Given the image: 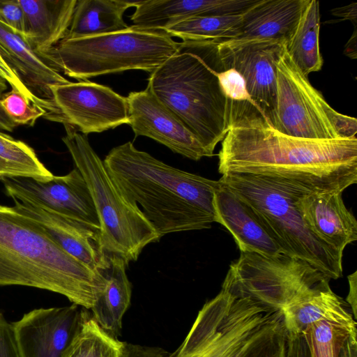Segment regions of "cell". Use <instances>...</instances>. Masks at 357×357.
<instances>
[{
	"instance_id": "6da1fadb",
	"label": "cell",
	"mask_w": 357,
	"mask_h": 357,
	"mask_svg": "<svg viewBox=\"0 0 357 357\" xmlns=\"http://www.w3.org/2000/svg\"><path fill=\"white\" fill-rule=\"evenodd\" d=\"M228 131L218 172L268 178L307 192H340L357 182V138L311 139L282 133L254 105L227 100Z\"/></svg>"
},
{
	"instance_id": "7a4b0ae2",
	"label": "cell",
	"mask_w": 357,
	"mask_h": 357,
	"mask_svg": "<svg viewBox=\"0 0 357 357\" xmlns=\"http://www.w3.org/2000/svg\"><path fill=\"white\" fill-rule=\"evenodd\" d=\"M103 163L119 193L139 209L160 238L216 222L219 181L170 166L130 142L114 147Z\"/></svg>"
},
{
	"instance_id": "3957f363",
	"label": "cell",
	"mask_w": 357,
	"mask_h": 357,
	"mask_svg": "<svg viewBox=\"0 0 357 357\" xmlns=\"http://www.w3.org/2000/svg\"><path fill=\"white\" fill-rule=\"evenodd\" d=\"M106 282L104 275L65 252L33 220L0 204V286L45 289L89 310Z\"/></svg>"
},
{
	"instance_id": "277c9868",
	"label": "cell",
	"mask_w": 357,
	"mask_h": 357,
	"mask_svg": "<svg viewBox=\"0 0 357 357\" xmlns=\"http://www.w3.org/2000/svg\"><path fill=\"white\" fill-rule=\"evenodd\" d=\"M220 41L184 40L150 75L147 87L199 140L208 155L228 131L227 100L217 73Z\"/></svg>"
},
{
	"instance_id": "5b68a950",
	"label": "cell",
	"mask_w": 357,
	"mask_h": 357,
	"mask_svg": "<svg viewBox=\"0 0 357 357\" xmlns=\"http://www.w3.org/2000/svg\"><path fill=\"white\" fill-rule=\"evenodd\" d=\"M218 181L252 209L282 254L307 262L329 279L342 277V253L310 229L296 206L303 190L247 174H227Z\"/></svg>"
},
{
	"instance_id": "8992f818",
	"label": "cell",
	"mask_w": 357,
	"mask_h": 357,
	"mask_svg": "<svg viewBox=\"0 0 357 357\" xmlns=\"http://www.w3.org/2000/svg\"><path fill=\"white\" fill-rule=\"evenodd\" d=\"M179 43L164 31L132 25L113 33L63 38L39 56L59 73L85 81L128 70L151 73L176 52Z\"/></svg>"
},
{
	"instance_id": "52a82bcc",
	"label": "cell",
	"mask_w": 357,
	"mask_h": 357,
	"mask_svg": "<svg viewBox=\"0 0 357 357\" xmlns=\"http://www.w3.org/2000/svg\"><path fill=\"white\" fill-rule=\"evenodd\" d=\"M283 325L282 312L222 287L203 305L183 342L167 357H246Z\"/></svg>"
},
{
	"instance_id": "ba28073f",
	"label": "cell",
	"mask_w": 357,
	"mask_h": 357,
	"mask_svg": "<svg viewBox=\"0 0 357 357\" xmlns=\"http://www.w3.org/2000/svg\"><path fill=\"white\" fill-rule=\"evenodd\" d=\"M63 126L66 134L62 141L91 192L105 251L121 257L126 265L137 261L145 246L160 239L158 234L139 209L119 193L87 135Z\"/></svg>"
},
{
	"instance_id": "9c48e42d",
	"label": "cell",
	"mask_w": 357,
	"mask_h": 357,
	"mask_svg": "<svg viewBox=\"0 0 357 357\" xmlns=\"http://www.w3.org/2000/svg\"><path fill=\"white\" fill-rule=\"evenodd\" d=\"M330 280L307 262L284 254L266 257L241 252L231 264L222 287L282 312L292 302L328 284Z\"/></svg>"
},
{
	"instance_id": "30bf717a",
	"label": "cell",
	"mask_w": 357,
	"mask_h": 357,
	"mask_svg": "<svg viewBox=\"0 0 357 357\" xmlns=\"http://www.w3.org/2000/svg\"><path fill=\"white\" fill-rule=\"evenodd\" d=\"M276 102L267 116L279 132L311 139H340L329 117L331 106L294 63L284 43L275 62Z\"/></svg>"
},
{
	"instance_id": "8fae6325",
	"label": "cell",
	"mask_w": 357,
	"mask_h": 357,
	"mask_svg": "<svg viewBox=\"0 0 357 357\" xmlns=\"http://www.w3.org/2000/svg\"><path fill=\"white\" fill-rule=\"evenodd\" d=\"M61 123L87 135L128 124L126 97L88 80L51 86Z\"/></svg>"
},
{
	"instance_id": "7c38bea8",
	"label": "cell",
	"mask_w": 357,
	"mask_h": 357,
	"mask_svg": "<svg viewBox=\"0 0 357 357\" xmlns=\"http://www.w3.org/2000/svg\"><path fill=\"white\" fill-rule=\"evenodd\" d=\"M6 192L64 217L100 230V223L91 192L80 172L75 167L64 176L47 181L28 177H3Z\"/></svg>"
},
{
	"instance_id": "4fadbf2b",
	"label": "cell",
	"mask_w": 357,
	"mask_h": 357,
	"mask_svg": "<svg viewBox=\"0 0 357 357\" xmlns=\"http://www.w3.org/2000/svg\"><path fill=\"white\" fill-rule=\"evenodd\" d=\"M285 42L232 38L218 44L224 69L231 68L243 78L247 90L266 117L276 102V66Z\"/></svg>"
},
{
	"instance_id": "5bb4252c",
	"label": "cell",
	"mask_w": 357,
	"mask_h": 357,
	"mask_svg": "<svg viewBox=\"0 0 357 357\" xmlns=\"http://www.w3.org/2000/svg\"><path fill=\"white\" fill-rule=\"evenodd\" d=\"M85 308L70 306L33 310L11 323L21 357H64L81 324Z\"/></svg>"
},
{
	"instance_id": "9a60e30c",
	"label": "cell",
	"mask_w": 357,
	"mask_h": 357,
	"mask_svg": "<svg viewBox=\"0 0 357 357\" xmlns=\"http://www.w3.org/2000/svg\"><path fill=\"white\" fill-rule=\"evenodd\" d=\"M128 125L135 137H148L192 160L210 157L180 119L146 87L126 97Z\"/></svg>"
},
{
	"instance_id": "2e32d148",
	"label": "cell",
	"mask_w": 357,
	"mask_h": 357,
	"mask_svg": "<svg viewBox=\"0 0 357 357\" xmlns=\"http://www.w3.org/2000/svg\"><path fill=\"white\" fill-rule=\"evenodd\" d=\"M14 207L37 222L65 252L91 269L104 275L110 266L100 230L64 217L30 202L13 199Z\"/></svg>"
},
{
	"instance_id": "e0dca14e",
	"label": "cell",
	"mask_w": 357,
	"mask_h": 357,
	"mask_svg": "<svg viewBox=\"0 0 357 357\" xmlns=\"http://www.w3.org/2000/svg\"><path fill=\"white\" fill-rule=\"evenodd\" d=\"M342 192L301 191L296 200L310 229L330 246L343 253L357 240V221L347 208Z\"/></svg>"
},
{
	"instance_id": "ac0fdd59",
	"label": "cell",
	"mask_w": 357,
	"mask_h": 357,
	"mask_svg": "<svg viewBox=\"0 0 357 357\" xmlns=\"http://www.w3.org/2000/svg\"><path fill=\"white\" fill-rule=\"evenodd\" d=\"M0 56L29 91L41 101L54 104L51 86L70 82L44 61L29 45L24 34L1 21Z\"/></svg>"
},
{
	"instance_id": "d6986e66",
	"label": "cell",
	"mask_w": 357,
	"mask_h": 357,
	"mask_svg": "<svg viewBox=\"0 0 357 357\" xmlns=\"http://www.w3.org/2000/svg\"><path fill=\"white\" fill-rule=\"evenodd\" d=\"M258 0L139 1L130 17L132 26L164 31L183 20L199 16L243 14Z\"/></svg>"
},
{
	"instance_id": "ffe728a7",
	"label": "cell",
	"mask_w": 357,
	"mask_h": 357,
	"mask_svg": "<svg viewBox=\"0 0 357 357\" xmlns=\"http://www.w3.org/2000/svg\"><path fill=\"white\" fill-rule=\"evenodd\" d=\"M216 222L232 234L241 252L274 257L282 254L252 209L221 185L215 192Z\"/></svg>"
},
{
	"instance_id": "44dd1931",
	"label": "cell",
	"mask_w": 357,
	"mask_h": 357,
	"mask_svg": "<svg viewBox=\"0 0 357 357\" xmlns=\"http://www.w3.org/2000/svg\"><path fill=\"white\" fill-rule=\"evenodd\" d=\"M77 0H19L24 10V36L39 55L66 36Z\"/></svg>"
},
{
	"instance_id": "7402d4cb",
	"label": "cell",
	"mask_w": 357,
	"mask_h": 357,
	"mask_svg": "<svg viewBox=\"0 0 357 357\" xmlns=\"http://www.w3.org/2000/svg\"><path fill=\"white\" fill-rule=\"evenodd\" d=\"M306 0H258L242 14L236 38L286 42L294 31Z\"/></svg>"
},
{
	"instance_id": "603a6c76",
	"label": "cell",
	"mask_w": 357,
	"mask_h": 357,
	"mask_svg": "<svg viewBox=\"0 0 357 357\" xmlns=\"http://www.w3.org/2000/svg\"><path fill=\"white\" fill-rule=\"evenodd\" d=\"M109 262L110 266L104 274L107 280L105 287L90 310L98 324L117 337L122 328L123 315L130 304L132 290L125 261L112 255Z\"/></svg>"
},
{
	"instance_id": "cb8c5ba5",
	"label": "cell",
	"mask_w": 357,
	"mask_h": 357,
	"mask_svg": "<svg viewBox=\"0 0 357 357\" xmlns=\"http://www.w3.org/2000/svg\"><path fill=\"white\" fill-rule=\"evenodd\" d=\"M347 306L328 284L286 306L282 310L283 324L288 334H302L309 325L321 320L354 319Z\"/></svg>"
},
{
	"instance_id": "d4e9b609",
	"label": "cell",
	"mask_w": 357,
	"mask_h": 357,
	"mask_svg": "<svg viewBox=\"0 0 357 357\" xmlns=\"http://www.w3.org/2000/svg\"><path fill=\"white\" fill-rule=\"evenodd\" d=\"M138 1L77 0L70 25L63 38L70 39L120 31L128 28L124 12Z\"/></svg>"
},
{
	"instance_id": "484cf974",
	"label": "cell",
	"mask_w": 357,
	"mask_h": 357,
	"mask_svg": "<svg viewBox=\"0 0 357 357\" xmlns=\"http://www.w3.org/2000/svg\"><path fill=\"white\" fill-rule=\"evenodd\" d=\"M319 3L306 0L299 20L285 42L287 51L306 76L321 70L324 60L319 50Z\"/></svg>"
},
{
	"instance_id": "4316f807",
	"label": "cell",
	"mask_w": 357,
	"mask_h": 357,
	"mask_svg": "<svg viewBox=\"0 0 357 357\" xmlns=\"http://www.w3.org/2000/svg\"><path fill=\"white\" fill-rule=\"evenodd\" d=\"M242 26V14L191 17L167 28L169 36L184 40L222 41L237 38Z\"/></svg>"
},
{
	"instance_id": "83f0119b",
	"label": "cell",
	"mask_w": 357,
	"mask_h": 357,
	"mask_svg": "<svg viewBox=\"0 0 357 357\" xmlns=\"http://www.w3.org/2000/svg\"><path fill=\"white\" fill-rule=\"evenodd\" d=\"M127 342L104 330L84 310L79 328L64 357H126Z\"/></svg>"
},
{
	"instance_id": "f1b7e54d",
	"label": "cell",
	"mask_w": 357,
	"mask_h": 357,
	"mask_svg": "<svg viewBox=\"0 0 357 357\" xmlns=\"http://www.w3.org/2000/svg\"><path fill=\"white\" fill-rule=\"evenodd\" d=\"M53 176L31 146L0 132V178L28 177L47 181Z\"/></svg>"
},
{
	"instance_id": "f546056e",
	"label": "cell",
	"mask_w": 357,
	"mask_h": 357,
	"mask_svg": "<svg viewBox=\"0 0 357 357\" xmlns=\"http://www.w3.org/2000/svg\"><path fill=\"white\" fill-rule=\"evenodd\" d=\"M303 333L311 357H339L348 337L357 335L356 321L321 320L309 325Z\"/></svg>"
},
{
	"instance_id": "4dcf8cb0",
	"label": "cell",
	"mask_w": 357,
	"mask_h": 357,
	"mask_svg": "<svg viewBox=\"0 0 357 357\" xmlns=\"http://www.w3.org/2000/svg\"><path fill=\"white\" fill-rule=\"evenodd\" d=\"M0 102L7 114L17 126H32L38 119L47 114L44 109L31 103L23 94L14 89L5 93Z\"/></svg>"
},
{
	"instance_id": "1f68e13d",
	"label": "cell",
	"mask_w": 357,
	"mask_h": 357,
	"mask_svg": "<svg viewBox=\"0 0 357 357\" xmlns=\"http://www.w3.org/2000/svg\"><path fill=\"white\" fill-rule=\"evenodd\" d=\"M217 76L222 93L227 100L248 102L264 115L259 107L250 96L243 78L236 70L231 68H222L218 72Z\"/></svg>"
},
{
	"instance_id": "d6a6232c",
	"label": "cell",
	"mask_w": 357,
	"mask_h": 357,
	"mask_svg": "<svg viewBox=\"0 0 357 357\" xmlns=\"http://www.w3.org/2000/svg\"><path fill=\"white\" fill-rule=\"evenodd\" d=\"M287 333L282 326L261 342L246 357H286Z\"/></svg>"
},
{
	"instance_id": "836d02e7",
	"label": "cell",
	"mask_w": 357,
	"mask_h": 357,
	"mask_svg": "<svg viewBox=\"0 0 357 357\" xmlns=\"http://www.w3.org/2000/svg\"><path fill=\"white\" fill-rule=\"evenodd\" d=\"M0 21L15 31L24 33V13L19 0H0Z\"/></svg>"
},
{
	"instance_id": "e575fe53",
	"label": "cell",
	"mask_w": 357,
	"mask_h": 357,
	"mask_svg": "<svg viewBox=\"0 0 357 357\" xmlns=\"http://www.w3.org/2000/svg\"><path fill=\"white\" fill-rule=\"evenodd\" d=\"M0 357H21L12 324L0 312Z\"/></svg>"
},
{
	"instance_id": "d590c367",
	"label": "cell",
	"mask_w": 357,
	"mask_h": 357,
	"mask_svg": "<svg viewBox=\"0 0 357 357\" xmlns=\"http://www.w3.org/2000/svg\"><path fill=\"white\" fill-rule=\"evenodd\" d=\"M328 116L340 139H350L356 137L357 119L339 113L331 107Z\"/></svg>"
},
{
	"instance_id": "8d00e7d4",
	"label": "cell",
	"mask_w": 357,
	"mask_h": 357,
	"mask_svg": "<svg viewBox=\"0 0 357 357\" xmlns=\"http://www.w3.org/2000/svg\"><path fill=\"white\" fill-rule=\"evenodd\" d=\"M286 357H311L303 333L298 335L287 333Z\"/></svg>"
},
{
	"instance_id": "74e56055",
	"label": "cell",
	"mask_w": 357,
	"mask_h": 357,
	"mask_svg": "<svg viewBox=\"0 0 357 357\" xmlns=\"http://www.w3.org/2000/svg\"><path fill=\"white\" fill-rule=\"evenodd\" d=\"M169 353L160 347L127 343L126 357H167Z\"/></svg>"
},
{
	"instance_id": "f35d334b",
	"label": "cell",
	"mask_w": 357,
	"mask_h": 357,
	"mask_svg": "<svg viewBox=\"0 0 357 357\" xmlns=\"http://www.w3.org/2000/svg\"><path fill=\"white\" fill-rule=\"evenodd\" d=\"M349 291L346 298V303L349 304L351 309V312L354 319L357 318V271L348 275Z\"/></svg>"
},
{
	"instance_id": "ab89813d",
	"label": "cell",
	"mask_w": 357,
	"mask_h": 357,
	"mask_svg": "<svg viewBox=\"0 0 357 357\" xmlns=\"http://www.w3.org/2000/svg\"><path fill=\"white\" fill-rule=\"evenodd\" d=\"M331 13L333 15L342 17L343 20L351 21L356 27L357 22L356 3H353L343 7L335 8L331 10Z\"/></svg>"
},
{
	"instance_id": "60d3db41",
	"label": "cell",
	"mask_w": 357,
	"mask_h": 357,
	"mask_svg": "<svg viewBox=\"0 0 357 357\" xmlns=\"http://www.w3.org/2000/svg\"><path fill=\"white\" fill-rule=\"evenodd\" d=\"M357 335L348 337L343 345L339 357H357Z\"/></svg>"
},
{
	"instance_id": "b9f144b4",
	"label": "cell",
	"mask_w": 357,
	"mask_h": 357,
	"mask_svg": "<svg viewBox=\"0 0 357 357\" xmlns=\"http://www.w3.org/2000/svg\"><path fill=\"white\" fill-rule=\"evenodd\" d=\"M18 126L7 114L0 102V130L13 132Z\"/></svg>"
},
{
	"instance_id": "7bdbcfd3",
	"label": "cell",
	"mask_w": 357,
	"mask_h": 357,
	"mask_svg": "<svg viewBox=\"0 0 357 357\" xmlns=\"http://www.w3.org/2000/svg\"><path fill=\"white\" fill-rule=\"evenodd\" d=\"M344 54L351 59H356V28L345 45Z\"/></svg>"
},
{
	"instance_id": "ee69618b",
	"label": "cell",
	"mask_w": 357,
	"mask_h": 357,
	"mask_svg": "<svg viewBox=\"0 0 357 357\" xmlns=\"http://www.w3.org/2000/svg\"><path fill=\"white\" fill-rule=\"evenodd\" d=\"M8 89V83L5 79L0 77V98L6 93Z\"/></svg>"
}]
</instances>
